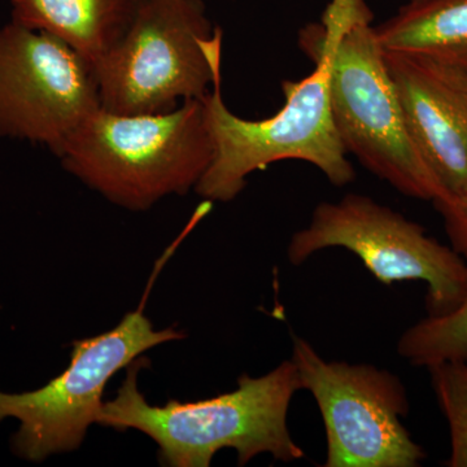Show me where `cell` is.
Returning a JSON list of instances; mask_svg holds the SVG:
<instances>
[{
  "label": "cell",
  "mask_w": 467,
  "mask_h": 467,
  "mask_svg": "<svg viewBox=\"0 0 467 467\" xmlns=\"http://www.w3.org/2000/svg\"><path fill=\"white\" fill-rule=\"evenodd\" d=\"M12 21L60 39L98 66L125 33L135 0H11Z\"/></svg>",
  "instance_id": "obj_11"
},
{
  "label": "cell",
  "mask_w": 467,
  "mask_h": 467,
  "mask_svg": "<svg viewBox=\"0 0 467 467\" xmlns=\"http://www.w3.org/2000/svg\"><path fill=\"white\" fill-rule=\"evenodd\" d=\"M291 361L324 418V467H417L425 460L401 423L409 401L400 378L373 365L328 361L296 335Z\"/></svg>",
  "instance_id": "obj_8"
},
{
  "label": "cell",
  "mask_w": 467,
  "mask_h": 467,
  "mask_svg": "<svg viewBox=\"0 0 467 467\" xmlns=\"http://www.w3.org/2000/svg\"><path fill=\"white\" fill-rule=\"evenodd\" d=\"M364 0H333L321 26L330 42L331 112L347 153L410 198L441 193L409 134L400 97Z\"/></svg>",
  "instance_id": "obj_4"
},
{
  "label": "cell",
  "mask_w": 467,
  "mask_h": 467,
  "mask_svg": "<svg viewBox=\"0 0 467 467\" xmlns=\"http://www.w3.org/2000/svg\"><path fill=\"white\" fill-rule=\"evenodd\" d=\"M144 364L146 359L137 358L129 365L116 398L104 402L98 423L150 436L159 445L161 465L208 467L223 448L236 451L239 466L264 453L285 463L306 457L287 426L292 398L301 389L291 359L263 377L243 374L232 392L205 400H171L164 407L150 405L138 389Z\"/></svg>",
  "instance_id": "obj_1"
},
{
  "label": "cell",
  "mask_w": 467,
  "mask_h": 467,
  "mask_svg": "<svg viewBox=\"0 0 467 467\" xmlns=\"http://www.w3.org/2000/svg\"><path fill=\"white\" fill-rule=\"evenodd\" d=\"M300 47L315 61V70L300 81H284L285 106L275 116L245 119L233 113L223 101L221 73L202 98L213 156L195 192L205 201H234L248 175L284 160L315 165L335 186L355 181L331 112L330 42L324 26L304 29Z\"/></svg>",
  "instance_id": "obj_2"
},
{
  "label": "cell",
  "mask_w": 467,
  "mask_h": 467,
  "mask_svg": "<svg viewBox=\"0 0 467 467\" xmlns=\"http://www.w3.org/2000/svg\"><path fill=\"white\" fill-rule=\"evenodd\" d=\"M212 156L202 100L192 99L150 115L100 109L58 159L67 171L107 201L143 212L167 196L195 190Z\"/></svg>",
  "instance_id": "obj_3"
},
{
  "label": "cell",
  "mask_w": 467,
  "mask_h": 467,
  "mask_svg": "<svg viewBox=\"0 0 467 467\" xmlns=\"http://www.w3.org/2000/svg\"><path fill=\"white\" fill-rule=\"evenodd\" d=\"M183 337L173 327L155 330L140 306L112 330L73 342L69 365L45 387L18 395L0 392V420L14 417L21 423L15 451L41 462L78 450L88 427L98 423L110 378L147 350Z\"/></svg>",
  "instance_id": "obj_7"
},
{
  "label": "cell",
  "mask_w": 467,
  "mask_h": 467,
  "mask_svg": "<svg viewBox=\"0 0 467 467\" xmlns=\"http://www.w3.org/2000/svg\"><path fill=\"white\" fill-rule=\"evenodd\" d=\"M410 2H417V0H410Z\"/></svg>",
  "instance_id": "obj_16"
},
{
  "label": "cell",
  "mask_w": 467,
  "mask_h": 467,
  "mask_svg": "<svg viewBox=\"0 0 467 467\" xmlns=\"http://www.w3.org/2000/svg\"><path fill=\"white\" fill-rule=\"evenodd\" d=\"M101 109L94 67L50 34L0 27V138L43 144L60 156Z\"/></svg>",
  "instance_id": "obj_9"
},
{
  "label": "cell",
  "mask_w": 467,
  "mask_h": 467,
  "mask_svg": "<svg viewBox=\"0 0 467 467\" xmlns=\"http://www.w3.org/2000/svg\"><path fill=\"white\" fill-rule=\"evenodd\" d=\"M434 204L444 220L451 248L467 261V198L435 202Z\"/></svg>",
  "instance_id": "obj_15"
},
{
  "label": "cell",
  "mask_w": 467,
  "mask_h": 467,
  "mask_svg": "<svg viewBox=\"0 0 467 467\" xmlns=\"http://www.w3.org/2000/svg\"><path fill=\"white\" fill-rule=\"evenodd\" d=\"M384 58L411 140L441 190L436 202L467 198V76L408 55Z\"/></svg>",
  "instance_id": "obj_10"
},
{
  "label": "cell",
  "mask_w": 467,
  "mask_h": 467,
  "mask_svg": "<svg viewBox=\"0 0 467 467\" xmlns=\"http://www.w3.org/2000/svg\"><path fill=\"white\" fill-rule=\"evenodd\" d=\"M398 352L414 367L431 368L467 358V291L456 308L427 316L401 335Z\"/></svg>",
  "instance_id": "obj_13"
},
{
  "label": "cell",
  "mask_w": 467,
  "mask_h": 467,
  "mask_svg": "<svg viewBox=\"0 0 467 467\" xmlns=\"http://www.w3.org/2000/svg\"><path fill=\"white\" fill-rule=\"evenodd\" d=\"M432 389L451 436L447 466L467 467V358L429 368Z\"/></svg>",
  "instance_id": "obj_14"
},
{
  "label": "cell",
  "mask_w": 467,
  "mask_h": 467,
  "mask_svg": "<svg viewBox=\"0 0 467 467\" xmlns=\"http://www.w3.org/2000/svg\"><path fill=\"white\" fill-rule=\"evenodd\" d=\"M333 247L353 252L384 285L425 282L427 316L451 312L466 295L467 261L417 223L368 196L349 193L318 204L309 225L292 235L288 261L299 266Z\"/></svg>",
  "instance_id": "obj_6"
},
{
  "label": "cell",
  "mask_w": 467,
  "mask_h": 467,
  "mask_svg": "<svg viewBox=\"0 0 467 467\" xmlns=\"http://www.w3.org/2000/svg\"><path fill=\"white\" fill-rule=\"evenodd\" d=\"M384 52L467 76V0H417L376 27Z\"/></svg>",
  "instance_id": "obj_12"
},
{
  "label": "cell",
  "mask_w": 467,
  "mask_h": 467,
  "mask_svg": "<svg viewBox=\"0 0 467 467\" xmlns=\"http://www.w3.org/2000/svg\"><path fill=\"white\" fill-rule=\"evenodd\" d=\"M221 48L202 0H135L125 33L95 67L101 109L150 115L202 99L221 73Z\"/></svg>",
  "instance_id": "obj_5"
}]
</instances>
